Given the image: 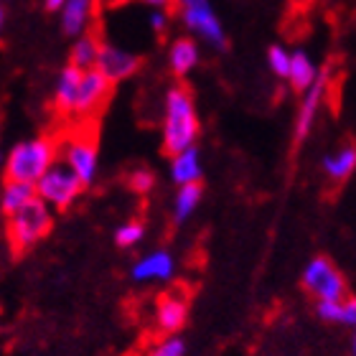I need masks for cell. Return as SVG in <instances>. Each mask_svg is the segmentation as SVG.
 I'll use <instances>...</instances> for the list:
<instances>
[{
  "label": "cell",
  "instance_id": "ac0fdd59",
  "mask_svg": "<svg viewBox=\"0 0 356 356\" xmlns=\"http://www.w3.org/2000/svg\"><path fill=\"white\" fill-rule=\"evenodd\" d=\"M316 74H318V67L313 64V59L308 56V51H303V49H298V51H290V67H288V82H290V87L303 95L305 89L313 84Z\"/></svg>",
  "mask_w": 356,
  "mask_h": 356
},
{
  "label": "cell",
  "instance_id": "f1b7e54d",
  "mask_svg": "<svg viewBox=\"0 0 356 356\" xmlns=\"http://www.w3.org/2000/svg\"><path fill=\"white\" fill-rule=\"evenodd\" d=\"M143 3H148V6H153L156 10H163V8L168 6L171 0H143Z\"/></svg>",
  "mask_w": 356,
  "mask_h": 356
},
{
  "label": "cell",
  "instance_id": "52a82bcc",
  "mask_svg": "<svg viewBox=\"0 0 356 356\" xmlns=\"http://www.w3.org/2000/svg\"><path fill=\"white\" fill-rule=\"evenodd\" d=\"M59 156H61V163L67 165L69 171L76 176V181L82 184V188H89L97 181V173H99V153H97V143L92 135L76 133L59 140Z\"/></svg>",
  "mask_w": 356,
  "mask_h": 356
},
{
  "label": "cell",
  "instance_id": "f546056e",
  "mask_svg": "<svg viewBox=\"0 0 356 356\" xmlns=\"http://www.w3.org/2000/svg\"><path fill=\"white\" fill-rule=\"evenodd\" d=\"M6 26V6H3V0H0V31Z\"/></svg>",
  "mask_w": 356,
  "mask_h": 356
},
{
  "label": "cell",
  "instance_id": "2e32d148",
  "mask_svg": "<svg viewBox=\"0 0 356 356\" xmlns=\"http://www.w3.org/2000/svg\"><path fill=\"white\" fill-rule=\"evenodd\" d=\"M316 316L323 323H334V326H356V300L351 296L341 298V300H316Z\"/></svg>",
  "mask_w": 356,
  "mask_h": 356
},
{
  "label": "cell",
  "instance_id": "3957f363",
  "mask_svg": "<svg viewBox=\"0 0 356 356\" xmlns=\"http://www.w3.org/2000/svg\"><path fill=\"white\" fill-rule=\"evenodd\" d=\"M54 211L41 199H31L23 209H18L13 216H8L6 232L8 242L15 254L29 252L51 232Z\"/></svg>",
  "mask_w": 356,
  "mask_h": 356
},
{
  "label": "cell",
  "instance_id": "ffe728a7",
  "mask_svg": "<svg viewBox=\"0 0 356 356\" xmlns=\"http://www.w3.org/2000/svg\"><path fill=\"white\" fill-rule=\"evenodd\" d=\"M323 171L331 181L343 184L349 181L356 171V148L354 145H343V148L334 150L331 156L323 158Z\"/></svg>",
  "mask_w": 356,
  "mask_h": 356
},
{
  "label": "cell",
  "instance_id": "7c38bea8",
  "mask_svg": "<svg viewBox=\"0 0 356 356\" xmlns=\"http://www.w3.org/2000/svg\"><path fill=\"white\" fill-rule=\"evenodd\" d=\"M176 275V257L168 250H153L148 254H140L130 267L133 282H168Z\"/></svg>",
  "mask_w": 356,
  "mask_h": 356
},
{
  "label": "cell",
  "instance_id": "5bb4252c",
  "mask_svg": "<svg viewBox=\"0 0 356 356\" xmlns=\"http://www.w3.org/2000/svg\"><path fill=\"white\" fill-rule=\"evenodd\" d=\"M201 176H204V165H201V153L196 145L171 156V181L178 188L188 184H201Z\"/></svg>",
  "mask_w": 356,
  "mask_h": 356
},
{
  "label": "cell",
  "instance_id": "4fadbf2b",
  "mask_svg": "<svg viewBox=\"0 0 356 356\" xmlns=\"http://www.w3.org/2000/svg\"><path fill=\"white\" fill-rule=\"evenodd\" d=\"M97 6L99 0H67L61 6V31L69 38H79L84 33H89L92 21L97 15Z\"/></svg>",
  "mask_w": 356,
  "mask_h": 356
},
{
  "label": "cell",
  "instance_id": "e0dca14e",
  "mask_svg": "<svg viewBox=\"0 0 356 356\" xmlns=\"http://www.w3.org/2000/svg\"><path fill=\"white\" fill-rule=\"evenodd\" d=\"M79 82H82V72H79V69L69 67V64L61 69L59 79H56V89H54V107H56V112H59L61 118H69V115H72Z\"/></svg>",
  "mask_w": 356,
  "mask_h": 356
},
{
  "label": "cell",
  "instance_id": "44dd1931",
  "mask_svg": "<svg viewBox=\"0 0 356 356\" xmlns=\"http://www.w3.org/2000/svg\"><path fill=\"white\" fill-rule=\"evenodd\" d=\"M201 199H204V186L201 184H188L181 186L173 199V222L186 224L193 216V211L199 209Z\"/></svg>",
  "mask_w": 356,
  "mask_h": 356
},
{
  "label": "cell",
  "instance_id": "9c48e42d",
  "mask_svg": "<svg viewBox=\"0 0 356 356\" xmlns=\"http://www.w3.org/2000/svg\"><path fill=\"white\" fill-rule=\"evenodd\" d=\"M140 67H143V59L138 54L125 51V49H120V46H115V44H104V41L99 44L95 72H99L112 87L118 82H125V79L135 76L140 72Z\"/></svg>",
  "mask_w": 356,
  "mask_h": 356
},
{
  "label": "cell",
  "instance_id": "7a4b0ae2",
  "mask_svg": "<svg viewBox=\"0 0 356 356\" xmlns=\"http://www.w3.org/2000/svg\"><path fill=\"white\" fill-rule=\"evenodd\" d=\"M59 161V140L51 135H36L13 145L6 158V181L33 186L54 163Z\"/></svg>",
  "mask_w": 356,
  "mask_h": 356
},
{
  "label": "cell",
  "instance_id": "ba28073f",
  "mask_svg": "<svg viewBox=\"0 0 356 356\" xmlns=\"http://www.w3.org/2000/svg\"><path fill=\"white\" fill-rule=\"evenodd\" d=\"M110 95H112V84L99 72H95V69L82 72V82H79V89H76L74 107H72L69 118H76V120L95 118L97 112L107 104Z\"/></svg>",
  "mask_w": 356,
  "mask_h": 356
},
{
  "label": "cell",
  "instance_id": "8fae6325",
  "mask_svg": "<svg viewBox=\"0 0 356 356\" xmlns=\"http://www.w3.org/2000/svg\"><path fill=\"white\" fill-rule=\"evenodd\" d=\"M188 323V296L186 290H168L156 303V326L163 336L181 334Z\"/></svg>",
  "mask_w": 356,
  "mask_h": 356
},
{
  "label": "cell",
  "instance_id": "83f0119b",
  "mask_svg": "<svg viewBox=\"0 0 356 356\" xmlns=\"http://www.w3.org/2000/svg\"><path fill=\"white\" fill-rule=\"evenodd\" d=\"M67 0H44V6H46V10H61V6H64Z\"/></svg>",
  "mask_w": 356,
  "mask_h": 356
},
{
  "label": "cell",
  "instance_id": "4316f807",
  "mask_svg": "<svg viewBox=\"0 0 356 356\" xmlns=\"http://www.w3.org/2000/svg\"><path fill=\"white\" fill-rule=\"evenodd\" d=\"M150 29L156 31L158 36H163L165 31H168V13L165 10H153V15H150Z\"/></svg>",
  "mask_w": 356,
  "mask_h": 356
},
{
  "label": "cell",
  "instance_id": "cb8c5ba5",
  "mask_svg": "<svg viewBox=\"0 0 356 356\" xmlns=\"http://www.w3.org/2000/svg\"><path fill=\"white\" fill-rule=\"evenodd\" d=\"M267 67L273 72L275 76H280V79H288V67H290V51L285 46L280 44H273L267 49Z\"/></svg>",
  "mask_w": 356,
  "mask_h": 356
},
{
  "label": "cell",
  "instance_id": "6da1fadb",
  "mask_svg": "<svg viewBox=\"0 0 356 356\" xmlns=\"http://www.w3.org/2000/svg\"><path fill=\"white\" fill-rule=\"evenodd\" d=\"M201 135V120L196 112L191 89L186 84H173L165 92L163 107V153L168 158L186 148H193Z\"/></svg>",
  "mask_w": 356,
  "mask_h": 356
},
{
  "label": "cell",
  "instance_id": "277c9868",
  "mask_svg": "<svg viewBox=\"0 0 356 356\" xmlns=\"http://www.w3.org/2000/svg\"><path fill=\"white\" fill-rule=\"evenodd\" d=\"M178 10V18L186 29L204 38L211 49L216 51H227L229 49V38L224 33V26L216 15L211 0H173Z\"/></svg>",
  "mask_w": 356,
  "mask_h": 356
},
{
  "label": "cell",
  "instance_id": "9a60e30c",
  "mask_svg": "<svg viewBox=\"0 0 356 356\" xmlns=\"http://www.w3.org/2000/svg\"><path fill=\"white\" fill-rule=\"evenodd\" d=\"M201 61V49L199 44L193 41V38H176L168 49V67H171L173 76L178 79H184L193 72V69L199 67Z\"/></svg>",
  "mask_w": 356,
  "mask_h": 356
},
{
  "label": "cell",
  "instance_id": "603a6c76",
  "mask_svg": "<svg viewBox=\"0 0 356 356\" xmlns=\"http://www.w3.org/2000/svg\"><path fill=\"white\" fill-rule=\"evenodd\" d=\"M145 239V224L140 219H130V222L120 224L115 229V245L120 250H135Z\"/></svg>",
  "mask_w": 356,
  "mask_h": 356
},
{
  "label": "cell",
  "instance_id": "d6986e66",
  "mask_svg": "<svg viewBox=\"0 0 356 356\" xmlns=\"http://www.w3.org/2000/svg\"><path fill=\"white\" fill-rule=\"evenodd\" d=\"M99 44H102V38L97 36L95 31H89V33H84V36L74 38L72 51H69V67L79 69V72L95 69L97 54H99Z\"/></svg>",
  "mask_w": 356,
  "mask_h": 356
},
{
  "label": "cell",
  "instance_id": "8992f818",
  "mask_svg": "<svg viewBox=\"0 0 356 356\" xmlns=\"http://www.w3.org/2000/svg\"><path fill=\"white\" fill-rule=\"evenodd\" d=\"M303 288L313 300H341L349 296V282L336 262L326 254H316L303 267Z\"/></svg>",
  "mask_w": 356,
  "mask_h": 356
},
{
  "label": "cell",
  "instance_id": "5b68a950",
  "mask_svg": "<svg viewBox=\"0 0 356 356\" xmlns=\"http://www.w3.org/2000/svg\"><path fill=\"white\" fill-rule=\"evenodd\" d=\"M33 191H36V199L44 201L51 211H69V209L79 201L84 188H82V184L76 181L74 173L69 171L61 161H56V163L33 184Z\"/></svg>",
  "mask_w": 356,
  "mask_h": 356
},
{
  "label": "cell",
  "instance_id": "30bf717a",
  "mask_svg": "<svg viewBox=\"0 0 356 356\" xmlns=\"http://www.w3.org/2000/svg\"><path fill=\"white\" fill-rule=\"evenodd\" d=\"M328 82H331V69L323 67L318 69V74L313 79V84L303 92V102H300V110L296 115V143H303L308 138V133L313 130V122H316V115H318L321 104L326 99Z\"/></svg>",
  "mask_w": 356,
  "mask_h": 356
},
{
  "label": "cell",
  "instance_id": "4dcf8cb0",
  "mask_svg": "<svg viewBox=\"0 0 356 356\" xmlns=\"http://www.w3.org/2000/svg\"><path fill=\"white\" fill-rule=\"evenodd\" d=\"M0 163H3V153H0Z\"/></svg>",
  "mask_w": 356,
  "mask_h": 356
},
{
  "label": "cell",
  "instance_id": "484cf974",
  "mask_svg": "<svg viewBox=\"0 0 356 356\" xmlns=\"http://www.w3.org/2000/svg\"><path fill=\"white\" fill-rule=\"evenodd\" d=\"M127 186H130V191L145 196V193H150L153 186H156V173L148 171V168H138V171H133L127 176Z\"/></svg>",
  "mask_w": 356,
  "mask_h": 356
},
{
  "label": "cell",
  "instance_id": "d4e9b609",
  "mask_svg": "<svg viewBox=\"0 0 356 356\" xmlns=\"http://www.w3.org/2000/svg\"><path fill=\"white\" fill-rule=\"evenodd\" d=\"M148 356H186V339L181 334L163 336V339L148 351Z\"/></svg>",
  "mask_w": 356,
  "mask_h": 356
},
{
  "label": "cell",
  "instance_id": "7402d4cb",
  "mask_svg": "<svg viewBox=\"0 0 356 356\" xmlns=\"http://www.w3.org/2000/svg\"><path fill=\"white\" fill-rule=\"evenodd\" d=\"M31 199H36V191L33 186L29 184H18V181H6L3 186V193H0V211L8 216H13L18 209H23Z\"/></svg>",
  "mask_w": 356,
  "mask_h": 356
}]
</instances>
